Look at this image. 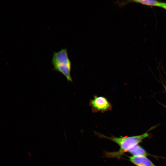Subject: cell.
Here are the masks:
<instances>
[{"label": "cell", "instance_id": "obj_7", "mask_svg": "<svg viewBox=\"0 0 166 166\" xmlns=\"http://www.w3.org/2000/svg\"><path fill=\"white\" fill-rule=\"evenodd\" d=\"M160 7L166 10V3L162 2Z\"/></svg>", "mask_w": 166, "mask_h": 166}, {"label": "cell", "instance_id": "obj_6", "mask_svg": "<svg viewBox=\"0 0 166 166\" xmlns=\"http://www.w3.org/2000/svg\"><path fill=\"white\" fill-rule=\"evenodd\" d=\"M132 156H146L148 153L141 146L137 145L131 148L128 152Z\"/></svg>", "mask_w": 166, "mask_h": 166}, {"label": "cell", "instance_id": "obj_2", "mask_svg": "<svg viewBox=\"0 0 166 166\" xmlns=\"http://www.w3.org/2000/svg\"><path fill=\"white\" fill-rule=\"evenodd\" d=\"M52 63L56 71L63 74L68 82H72L71 75V62L66 48L61 49L58 52H54Z\"/></svg>", "mask_w": 166, "mask_h": 166}, {"label": "cell", "instance_id": "obj_4", "mask_svg": "<svg viewBox=\"0 0 166 166\" xmlns=\"http://www.w3.org/2000/svg\"><path fill=\"white\" fill-rule=\"evenodd\" d=\"M128 157L129 161L136 166H156L146 156H132Z\"/></svg>", "mask_w": 166, "mask_h": 166}, {"label": "cell", "instance_id": "obj_1", "mask_svg": "<svg viewBox=\"0 0 166 166\" xmlns=\"http://www.w3.org/2000/svg\"><path fill=\"white\" fill-rule=\"evenodd\" d=\"M96 135L101 138L109 139L117 144L120 147L119 150L115 152H106L105 156L108 158H116L119 159L124 153L128 152L135 146L138 145L144 139L148 137V133L145 132L142 134L132 136L116 137L113 136L111 137L106 136L100 133L95 132Z\"/></svg>", "mask_w": 166, "mask_h": 166}, {"label": "cell", "instance_id": "obj_3", "mask_svg": "<svg viewBox=\"0 0 166 166\" xmlns=\"http://www.w3.org/2000/svg\"><path fill=\"white\" fill-rule=\"evenodd\" d=\"M89 105L92 108L93 113L101 112L104 113L108 111H111L112 106L107 99L103 96L94 95L93 99L89 101Z\"/></svg>", "mask_w": 166, "mask_h": 166}, {"label": "cell", "instance_id": "obj_5", "mask_svg": "<svg viewBox=\"0 0 166 166\" xmlns=\"http://www.w3.org/2000/svg\"><path fill=\"white\" fill-rule=\"evenodd\" d=\"M132 2H134L150 6H160L162 2L158 1L155 0H135L133 1H128L123 2H120V5L123 6L126 5L128 3Z\"/></svg>", "mask_w": 166, "mask_h": 166}]
</instances>
